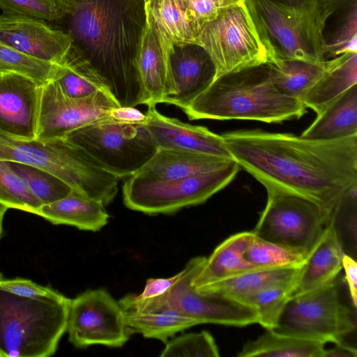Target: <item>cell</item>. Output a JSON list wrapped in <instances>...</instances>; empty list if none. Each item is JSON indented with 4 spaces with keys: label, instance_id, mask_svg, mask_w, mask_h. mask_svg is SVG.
Here are the masks:
<instances>
[{
    "label": "cell",
    "instance_id": "d6a6232c",
    "mask_svg": "<svg viewBox=\"0 0 357 357\" xmlns=\"http://www.w3.org/2000/svg\"><path fill=\"white\" fill-rule=\"evenodd\" d=\"M296 280L267 287L243 298L239 303L255 309L257 324L266 330H273L277 326L280 317L292 296Z\"/></svg>",
    "mask_w": 357,
    "mask_h": 357
},
{
    "label": "cell",
    "instance_id": "6da1fadb",
    "mask_svg": "<svg viewBox=\"0 0 357 357\" xmlns=\"http://www.w3.org/2000/svg\"><path fill=\"white\" fill-rule=\"evenodd\" d=\"M222 137L232 159L265 188L308 199L329 215L357 183V136L317 140L255 130Z\"/></svg>",
    "mask_w": 357,
    "mask_h": 357
},
{
    "label": "cell",
    "instance_id": "836d02e7",
    "mask_svg": "<svg viewBox=\"0 0 357 357\" xmlns=\"http://www.w3.org/2000/svg\"><path fill=\"white\" fill-rule=\"evenodd\" d=\"M357 183L340 196L329 215L345 254L354 258L356 250Z\"/></svg>",
    "mask_w": 357,
    "mask_h": 357
},
{
    "label": "cell",
    "instance_id": "7bdbcfd3",
    "mask_svg": "<svg viewBox=\"0 0 357 357\" xmlns=\"http://www.w3.org/2000/svg\"><path fill=\"white\" fill-rule=\"evenodd\" d=\"M180 273L166 278H149L142 293L135 294V297L140 300H149L165 294L178 279Z\"/></svg>",
    "mask_w": 357,
    "mask_h": 357
},
{
    "label": "cell",
    "instance_id": "d6986e66",
    "mask_svg": "<svg viewBox=\"0 0 357 357\" xmlns=\"http://www.w3.org/2000/svg\"><path fill=\"white\" fill-rule=\"evenodd\" d=\"M344 254L342 245L329 220L300 268L291 297L317 289L335 280L342 269Z\"/></svg>",
    "mask_w": 357,
    "mask_h": 357
},
{
    "label": "cell",
    "instance_id": "484cf974",
    "mask_svg": "<svg viewBox=\"0 0 357 357\" xmlns=\"http://www.w3.org/2000/svg\"><path fill=\"white\" fill-rule=\"evenodd\" d=\"M317 115L301 137L333 140L357 136V84L342 93Z\"/></svg>",
    "mask_w": 357,
    "mask_h": 357
},
{
    "label": "cell",
    "instance_id": "3957f363",
    "mask_svg": "<svg viewBox=\"0 0 357 357\" xmlns=\"http://www.w3.org/2000/svg\"><path fill=\"white\" fill-rule=\"evenodd\" d=\"M298 99L273 87L267 63L217 77L183 111L190 120H251L280 123L306 112Z\"/></svg>",
    "mask_w": 357,
    "mask_h": 357
},
{
    "label": "cell",
    "instance_id": "f6af8a7d",
    "mask_svg": "<svg viewBox=\"0 0 357 357\" xmlns=\"http://www.w3.org/2000/svg\"><path fill=\"white\" fill-rule=\"evenodd\" d=\"M342 268L344 271L345 282L347 285L349 296L352 304L357 306V263L353 257L344 254L342 257Z\"/></svg>",
    "mask_w": 357,
    "mask_h": 357
},
{
    "label": "cell",
    "instance_id": "681fc988",
    "mask_svg": "<svg viewBox=\"0 0 357 357\" xmlns=\"http://www.w3.org/2000/svg\"><path fill=\"white\" fill-rule=\"evenodd\" d=\"M236 3H241V2H243L245 0H231Z\"/></svg>",
    "mask_w": 357,
    "mask_h": 357
},
{
    "label": "cell",
    "instance_id": "9c48e42d",
    "mask_svg": "<svg viewBox=\"0 0 357 357\" xmlns=\"http://www.w3.org/2000/svg\"><path fill=\"white\" fill-rule=\"evenodd\" d=\"M64 137L119 178L135 175L158 150L145 124L121 123L108 116Z\"/></svg>",
    "mask_w": 357,
    "mask_h": 357
},
{
    "label": "cell",
    "instance_id": "83f0119b",
    "mask_svg": "<svg viewBox=\"0 0 357 357\" xmlns=\"http://www.w3.org/2000/svg\"><path fill=\"white\" fill-rule=\"evenodd\" d=\"M301 266L255 268L200 289H195L199 293L214 294L239 303L243 298L267 287L295 281Z\"/></svg>",
    "mask_w": 357,
    "mask_h": 357
},
{
    "label": "cell",
    "instance_id": "c3c4849f",
    "mask_svg": "<svg viewBox=\"0 0 357 357\" xmlns=\"http://www.w3.org/2000/svg\"><path fill=\"white\" fill-rule=\"evenodd\" d=\"M8 208L0 203V238L3 231V220L6 211Z\"/></svg>",
    "mask_w": 357,
    "mask_h": 357
},
{
    "label": "cell",
    "instance_id": "f907efd6",
    "mask_svg": "<svg viewBox=\"0 0 357 357\" xmlns=\"http://www.w3.org/2000/svg\"><path fill=\"white\" fill-rule=\"evenodd\" d=\"M144 3H146L148 1V0H144Z\"/></svg>",
    "mask_w": 357,
    "mask_h": 357
},
{
    "label": "cell",
    "instance_id": "bcb514c9",
    "mask_svg": "<svg viewBox=\"0 0 357 357\" xmlns=\"http://www.w3.org/2000/svg\"><path fill=\"white\" fill-rule=\"evenodd\" d=\"M356 347L346 344H335V347L325 351L324 357H356Z\"/></svg>",
    "mask_w": 357,
    "mask_h": 357
},
{
    "label": "cell",
    "instance_id": "277c9868",
    "mask_svg": "<svg viewBox=\"0 0 357 357\" xmlns=\"http://www.w3.org/2000/svg\"><path fill=\"white\" fill-rule=\"evenodd\" d=\"M268 61H326L323 29L331 13L329 0H245Z\"/></svg>",
    "mask_w": 357,
    "mask_h": 357
},
{
    "label": "cell",
    "instance_id": "1f68e13d",
    "mask_svg": "<svg viewBox=\"0 0 357 357\" xmlns=\"http://www.w3.org/2000/svg\"><path fill=\"white\" fill-rule=\"evenodd\" d=\"M326 61L314 63L298 59H272L267 62L275 89L301 100L325 70Z\"/></svg>",
    "mask_w": 357,
    "mask_h": 357
},
{
    "label": "cell",
    "instance_id": "ee69618b",
    "mask_svg": "<svg viewBox=\"0 0 357 357\" xmlns=\"http://www.w3.org/2000/svg\"><path fill=\"white\" fill-rule=\"evenodd\" d=\"M113 121L127 124H145L146 115L135 107L119 106L112 109L109 115Z\"/></svg>",
    "mask_w": 357,
    "mask_h": 357
},
{
    "label": "cell",
    "instance_id": "ab89813d",
    "mask_svg": "<svg viewBox=\"0 0 357 357\" xmlns=\"http://www.w3.org/2000/svg\"><path fill=\"white\" fill-rule=\"evenodd\" d=\"M3 13L31 17L45 21H60L64 16L44 0H0Z\"/></svg>",
    "mask_w": 357,
    "mask_h": 357
},
{
    "label": "cell",
    "instance_id": "ac0fdd59",
    "mask_svg": "<svg viewBox=\"0 0 357 357\" xmlns=\"http://www.w3.org/2000/svg\"><path fill=\"white\" fill-rule=\"evenodd\" d=\"M172 94L165 103L182 110L204 92L216 77L215 67L199 45L175 47L169 58Z\"/></svg>",
    "mask_w": 357,
    "mask_h": 357
},
{
    "label": "cell",
    "instance_id": "5bb4252c",
    "mask_svg": "<svg viewBox=\"0 0 357 357\" xmlns=\"http://www.w3.org/2000/svg\"><path fill=\"white\" fill-rule=\"evenodd\" d=\"M119 106L109 91H99L83 98H71L51 79L40 86L36 139L64 137L80 127L107 116Z\"/></svg>",
    "mask_w": 357,
    "mask_h": 357
},
{
    "label": "cell",
    "instance_id": "8d00e7d4",
    "mask_svg": "<svg viewBox=\"0 0 357 357\" xmlns=\"http://www.w3.org/2000/svg\"><path fill=\"white\" fill-rule=\"evenodd\" d=\"M0 203L38 215L43 206L24 180L11 167L10 162L0 159Z\"/></svg>",
    "mask_w": 357,
    "mask_h": 357
},
{
    "label": "cell",
    "instance_id": "f546056e",
    "mask_svg": "<svg viewBox=\"0 0 357 357\" xmlns=\"http://www.w3.org/2000/svg\"><path fill=\"white\" fill-rule=\"evenodd\" d=\"M325 343L267 330L255 340L247 342L238 357H324Z\"/></svg>",
    "mask_w": 357,
    "mask_h": 357
},
{
    "label": "cell",
    "instance_id": "4316f807",
    "mask_svg": "<svg viewBox=\"0 0 357 357\" xmlns=\"http://www.w3.org/2000/svg\"><path fill=\"white\" fill-rule=\"evenodd\" d=\"M53 79L71 98H83L99 91L109 92L100 75L74 43L56 65Z\"/></svg>",
    "mask_w": 357,
    "mask_h": 357
},
{
    "label": "cell",
    "instance_id": "4fadbf2b",
    "mask_svg": "<svg viewBox=\"0 0 357 357\" xmlns=\"http://www.w3.org/2000/svg\"><path fill=\"white\" fill-rule=\"evenodd\" d=\"M66 331L76 347H120L128 340L124 311L105 289L88 290L70 299Z\"/></svg>",
    "mask_w": 357,
    "mask_h": 357
},
{
    "label": "cell",
    "instance_id": "74e56055",
    "mask_svg": "<svg viewBox=\"0 0 357 357\" xmlns=\"http://www.w3.org/2000/svg\"><path fill=\"white\" fill-rule=\"evenodd\" d=\"M56 65L27 56L0 41V70L25 75L43 85L53 79Z\"/></svg>",
    "mask_w": 357,
    "mask_h": 357
},
{
    "label": "cell",
    "instance_id": "9a60e30c",
    "mask_svg": "<svg viewBox=\"0 0 357 357\" xmlns=\"http://www.w3.org/2000/svg\"><path fill=\"white\" fill-rule=\"evenodd\" d=\"M43 20L17 15H0V41L31 57L59 64L72 45L68 31L50 26Z\"/></svg>",
    "mask_w": 357,
    "mask_h": 357
},
{
    "label": "cell",
    "instance_id": "5b68a950",
    "mask_svg": "<svg viewBox=\"0 0 357 357\" xmlns=\"http://www.w3.org/2000/svg\"><path fill=\"white\" fill-rule=\"evenodd\" d=\"M0 159L47 170L105 206L118 192L119 178L65 137L25 140L0 132Z\"/></svg>",
    "mask_w": 357,
    "mask_h": 357
},
{
    "label": "cell",
    "instance_id": "603a6c76",
    "mask_svg": "<svg viewBox=\"0 0 357 357\" xmlns=\"http://www.w3.org/2000/svg\"><path fill=\"white\" fill-rule=\"evenodd\" d=\"M231 160L188 151L158 149L135 175L159 180L177 179L219 168Z\"/></svg>",
    "mask_w": 357,
    "mask_h": 357
},
{
    "label": "cell",
    "instance_id": "52a82bcc",
    "mask_svg": "<svg viewBox=\"0 0 357 357\" xmlns=\"http://www.w3.org/2000/svg\"><path fill=\"white\" fill-rule=\"evenodd\" d=\"M356 307L342 298L339 276L317 289L290 298L273 329L278 333L322 342L352 345Z\"/></svg>",
    "mask_w": 357,
    "mask_h": 357
},
{
    "label": "cell",
    "instance_id": "4dcf8cb0",
    "mask_svg": "<svg viewBox=\"0 0 357 357\" xmlns=\"http://www.w3.org/2000/svg\"><path fill=\"white\" fill-rule=\"evenodd\" d=\"M128 334H142L166 342L176 333L199 325L193 319L172 307L147 311L124 310Z\"/></svg>",
    "mask_w": 357,
    "mask_h": 357
},
{
    "label": "cell",
    "instance_id": "44dd1931",
    "mask_svg": "<svg viewBox=\"0 0 357 357\" xmlns=\"http://www.w3.org/2000/svg\"><path fill=\"white\" fill-rule=\"evenodd\" d=\"M135 68L143 93V105L165 103L173 93L170 70L146 19L135 56Z\"/></svg>",
    "mask_w": 357,
    "mask_h": 357
},
{
    "label": "cell",
    "instance_id": "7dc6e473",
    "mask_svg": "<svg viewBox=\"0 0 357 357\" xmlns=\"http://www.w3.org/2000/svg\"><path fill=\"white\" fill-rule=\"evenodd\" d=\"M51 5H52L54 7H55L56 9H58L59 11H61L63 16L66 15V13L68 11V3L69 0H44Z\"/></svg>",
    "mask_w": 357,
    "mask_h": 357
},
{
    "label": "cell",
    "instance_id": "f35d334b",
    "mask_svg": "<svg viewBox=\"0 0 357 357\" xmlns=\"http://www.w3.org/2000/svg\"><path fill=\"white\" fill-rule=\"evenodd\" d=\"M213 337L207 331L183 334L165 342L160 356H219Z\"/></svg>",
    "mask_w": 357,
    "mask_h": 357
},
{
    "label": "cell",
    "instance_id": "60d3db41",
    "mask_svg": "<svg viewBox=\"0 0 357 357\" xmlns=\"http://www.w3.org/2000/svg\"><path fill=\"white\" fill-rule=\"evenodd\" d=\"M187 18L195 34L202 27L215 19L225 8L235 5L231 0H183Z\"/></svg>",
    "mask_w": 357,
    "mask_h": 357
},
{
    "label": "cell",
    "instance_id": "f1b7e54d",
    "mask_svg": "<svg viewBox=\"0 0 357 357\" xmlns=\"http://www.w3.org/2000/svg\"><path fill=\"white\" fill-rule=\"evenodd\" d=\"M331 13L323 29L326 60L357 52V0H329Z\"/></svg>",
    "mask_w": 357,
    "mask_h": 357
},
{
    "label": "cell",
    "instance_id": "ba28073f",
    "mask_svg": "<svg viewBox=\"0 0 357 357\" xmlns=\"http://www.w3.org/2000/svg\"><path fill=\"white\" fill-rule=\"evenodd\" d=\"M239 169L231 160L219 168L177 179L133 175L123 183V202L128 208L149 215L172 213L205 202L229 184Z\"/></svg>",
    "mask_w": 357,
    "mask_h": 357
},
{
    "label": "cell",
    "instance_id": "7402d4cb",
    "mask_svg": "<svg viewBox=\"0 0 357 357\" xmlns=\"http://www.w3.org/2000/svg\"><path fill=\"white\" fill-rule=\"evenodd\" d=\"M255 234L244 231L234 234L221 243L206 261L192 281L196 290L257 268L245 258L246 250Z\"/></svg>",
    "mask_w": 357,
    "mask_h": 357
},
{
    "label": "cell",
    "instance_id": "ffe728a7",
    "mask_svg": "<svg viewBox=\"0 0 357 357\" xmlns=\"http://www.w3.org/2000/svg\"><path fill=\"white\" fill-rule=\"evenodd\" d=\"M144 8L146 19L170 70L169 58L175 47L196 44L197 35L188 20L184 1L148 0Z\"/></svg>",
    "mask_w": 357,
    "mask_h": 357
},
{
    "label": "cell",
    "instance_id": "8992f818",
    "mask_svg": "<svg viewBox=\"0 0 357 357\" xmlns=\"http://www.w3.org/2000/svg\"><path fill=\"white\" fill-rule=\"evenodd\" d=\"M70 301L26 298L0 288V357L53 355L66 331Z\"/></svg>",
    "mask_w": 357,
    "mask_h": 357
},
{
    "label": "cell",
    "instance_id": "7a4b0ae2",
    "mask_svg": "<svg viewBox=\"0 0 357 357\" xmlns=\"http://www.w3.org/2000/svg\"><path fill=\"white\" fill-rule=\"evenodd\" d=\"M65 17L74 44L119 105H143L135 56L146 22L144 0H69Z\"/></svg>",
    "mask_w": 357,
    "mask_h": 357
},
{
    "label": "cell",
    "instance_id": "e0dca14e",
    "mask_svg": "<svg viewBox=\"0 0 357 357\" xmlns=\"http://www.w3.org/2000/svg\"><path fill=\"white\" fill-rule=\"evenodd\" d=\"M146 115L145 126L158 149L188 151L232 159L222 135L207 128L166 116L155 105L148 106Z\"/></svg>",
    "mask_w": 357,
    "mask_h": 357
},
{
    "label": "cell",
    "instance_id": "d4e9b609",
    "mask_svg": "<svg viewBox=\"0 0 357 357\" xmlns=\"http://www.w3.org/2000/svg\"><path fill=\"white\" fill-rule=\"evenodd\" d=\"M38 215L54 225H70L91 231L102 229L109 219L101 202L75 189L64 198L43 205Z\"/></svg>",
    "mask_w": 357,
    "mask_h": 357
},
{
    "label": "cell",
    "instance_id": "b9f144b4",
    "mask_svg": "<svg viewBox=\"0 0 357 357\" xmlns=\"http://www.w3.org/2000/svg\"><path fill=\"white\" fill-rule=\"evenodd\" d=\"M0 288L21 296L50 300H61L65 296L57 291L23 278L6 279L0 273Z\"/></svg>",
    "mask_w": 357,
    "mask_h": 357
},
{
    "label": "cell",
    "instance_id": "e575fe53",
    "mask_svg": "<svg viewBox=\"0 0 357 357\" xmlns=\"http://www.w3.org/2000/svg\"><path fill=\"white\" fill-rule=\"evenodd\" d=\"M307 254L259 238L255 235L245 257L257 268H282L303 265Z\"/></svg>",
    "mask_w": 357,
    "mask_h": 357
},
{
    "label": "cell",
    "instance_id": "8fae6325",
    "mask_svg": "<svg viewBox=\"0 0 357 357\" xmlns=\"http://www.w3.org/2000/svg\"><path fill=\"white\" fill-rule=\"evenodd\" d=\"M196 45L210 56L216 77L268 62L266 48L245 1L225 8L206 23Z\"/></svg>",
    "mask_w": 357,
    "mask_h": 357
},
{
    "label": "cell",
    "instance_id": "30bf717a",
    "mask_svg": "<svg viewBox=\"0 0 357 357\" xmlns=\"http://www.w3.org/2000/svg\"><path fill=\"white\" fill-rule=\"evenodd\" d=\"M206 257L192 258L180 271V276L165 294L149 300H140L132 294L129 308L147 311L172 307L197 321L199 324H214L245 326L257 323L255 309L231 299L214 294L197 292L192 281L202 268Z\"/></svg>",
    "mask_w": 357,
    "mask_h": 357
},
{
    "label": "cell",
    "instance_id": "d590c367",
    "mask_svg": "<svg viewBox=\"0 0 357 357\" xmlns=\"http://www.w3.org/2000/svg\"><path fill=\"white\" fill-rule=\"evenodd\" d=\"M10 162L12 169L21 176L42 205H47L66 197L70 185L54 174L21 162Z\"/></svg>",
    "mask_w": 357,
    "mask_h": 357
},
{
    "label": "cell",
    "instance_id": "7c38bea8",
    "mask_svg": "<svg viewBox=\"0 0 357 357\" xmlns=\"http://www.w3.org/2000/svg\"><path fill=\"white\" fill-rule=\"evenodd\" d=\"M252 231L258 238L307 254L329 221V213L314 202L273 187Z\"/></svg>",
    "mask_w": 357,
    "mask_h": 357
},
{
    "label": "cell",
    "instance_id": "cb8c5ba5",
    "mask_svg": "<svg viewBox=\"0 0 357 357\" xmlns=\"http://www.w3.org/2000/svg\"><path fill=\"white\" fill-rule=\"evenodd\" d=\"M325 70L301 101L317 114L347 89L357 84V52L326 60Z\"/></svg>",
    "mask_w": 357,
    "mask_h": 357
},
{
    "label": "cell",
    "instance_id": "2e32d148",
    "mask_svg": "<svg viewBox=\"0 0 357 357\" xmlns=\"http://www.w3.org/2000/svg\"><path fill=\"white\" fill-rule=\"evenodd\" d=\"M40 86L25 75L0 70V132L30 140L36 139Z\"/></svg>",
    "mask_w": 357,
    "mask_h": 357
}]
</instances>
